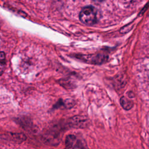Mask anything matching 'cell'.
Returning a JSON list of instances; mask_svg holds the SVG:
<instances>
[{
  "mask_svg": "<svg viewBox=\"0 0 149 149\" xmlns=\"http://www.w3.org/2000/svg\"><path fill=\"white\" fill-rule=\"evenodd\" d=\"M76 137L73 135H69L66 139V145L68 148L72 147L74 142L76 141Z\"/></svg>",
  "mask_w": 149,
  "mask_h": 149,
  "instance_id": "4",
  "label": "cell"
},
{
  "mask_svg": "<svg viewBox=\"0 0 149 149\" xmlns=\"http://www.w3.org/2000/svg\"><path fill=\"white\" fill-rule=\"evenodd\" d=\"M73 149H86V148L83 146L81 142L79 140H76L74 144L72 146Z\"/></svg>",
  "mask_w": 149,
  "mask_h": 149,
  "instance_id": "5",
  "label": "cell"
},
{
  "mask_svg": "<svg viewBox=\"0 0 149 149\" xmlns=\"http://www.w3.org/2000/svg\"><path fill=\"white\" fill-rule=\"evenodd\" d=\"M79 19L84 24H94L97 21V9L93 6L84 7L79 13Z\"/></svg>",
  "mask_w": 149,
  "mask_h": 149,
  "instance_id": "1",
  "label": "cell"
},
{
  "mask_svg": "<svg viewBox=\"0 0 149 149\" xmlns=\"http://www.w3.org/2000/svg\"><path fill=\"white\" fill-rule=\"evenodd\" d=\"M6 67V56L5 54L2 52L0 51V76H1Z\"/></svg>",
  "mask_w": 149,
  "mask_h": 149,
  "instance_id": "3",
  "label": "cell"
},
{
  "mask_svg": "<svg viewBox=\"0 0 149 149\" xmlns=\"http://www.w3.org/2000/svg\"><path fill=\"white\" fill-rule=\"evenodd\" d=\"M93 1H95V2H102V1H104V0H93Z\"/></svg>",
  "mask_w": 149,
  "mask_h": 149,
  "instance_id": "6",
  "label": "cell"
},
{
  "mask_svg": "<svg viewBox=\"0 0 149 149\" xmlns=\"http://www.w3.org/2000/svg\"><path fill=\"white\" fill-rule=\"evenodd\" d=\"M120 102L123 107L126 110H129L131 109L133 107V102L132 101H130L127 98H126L125 97H122L120 100Z\"/></svg>",
  "mask_w": 149,
  "mask_h": 149,
  "instance_id": "2",
  "label": "cell"
}]
</instances>
